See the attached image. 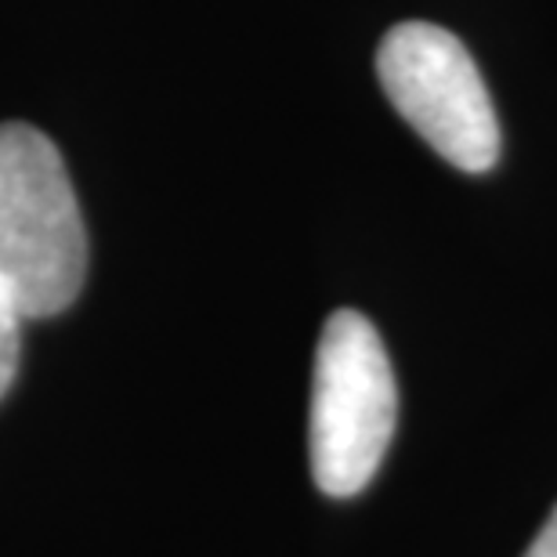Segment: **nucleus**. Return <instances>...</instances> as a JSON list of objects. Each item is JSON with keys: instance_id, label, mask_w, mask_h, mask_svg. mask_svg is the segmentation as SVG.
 <instances>
[{"instance_id": "obj_1", "label": "nucleus", "mask_w": 557, "mask_h": 557, "mask_svg": "<svg viewBox=\"0 0 557 557\" xmlns=\"http://www.w3.org/2000/svg\"><path fill=\"white\" fill-rule=\"evenodd\" d=\"M84 278L87 228L59 145L18 120L0 124V286L26 319H51Z\"/></svg>"}, {"instance_id": "obj_4", "label": "nucleus", "mask_w": 557, "mask_h": 557, "mask_svg": "<svg viewBox=\"0 0 557 557\" xmlns=\"http://www.w3.org/2000/svg\"><path fill=\"white\" fill-rule=\"evenodd\" d=\"M22 322H29L22 315V308L15 305V297L0 286V398L8 395L11 381L18 373V355H22Z\"/></svg>"}, {"instance_id": "obj_3", "label": "nucleus", "mask_w": 557, "mask_h": 557, "mask_svg": "<svg viewBox=\"0 0 557 557\" xmlns=\"http://www.w3.org/2000/svg\"><path fill=\"white\" fill-rule=\"evenodd\" d=\"M387 102L456 171L485 174L499 160V120L471 51L434 22H398L376 48Z\"/></svg>"}, {"instance_id": "obj_5", "label": "nucleus", "mask_w": 557, "mask_h": 557, "mask_svg": "<svg viewBox=\"0 0 557 557\" xmlns=\"http://www.w3.org/2000/svg\"><path fill=\"white\" fill-rule=\"evenodd\" d=\"M525 557H557V507H554V515L547 518V525L540 529V536L529 543Z\"/></svg>"}, {"instance_id": "obj_2", "label": "nucleus", "mask_w": 557, "mask_h": 557, "mask_svg": "<svg viewBox=\"0 0 557 557\" xmlns=\"http://www.w3.org/2000/svg\"><path fill=\"white\" fill-rule=\"evenodd\" d=\"M398 423V384L381 333L341 308L322 326L311 381V478L326 496H359L381 471Z\"/></svg>"}]
</instances>
